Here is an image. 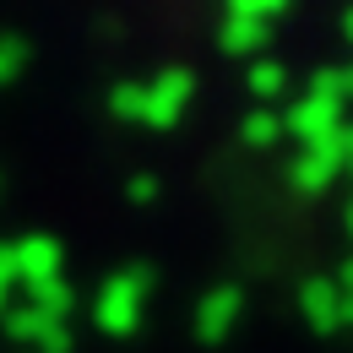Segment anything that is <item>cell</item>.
<instances>
[{"instance_id": "1", "label": "cell", "mask_w": 353, "mask_h": 353, "mask_svg": "<svg viewBox=\"0 0 353 353\" xmlns=\"http://www.w3.org/2000/svg\"><path fill=\"white\" fill-rule=\"evenodd\" d=\"M348 98H353V77L343 65H321V71L310 77L305 98H294V103L283 109V136H294L299 147H310V141H321V136L343 131Z\"/></svg>"}, {"instance_id": "2", "label": "cell", "mask_w": 353, "mask_h": 353, "mask_svg": "<svg viewBox=\"0 0 353 353\" xmlns=\"http://www.w3.org/2000/svg\"><path fill=\"white\" fill-rule=\"evenodd\" d=\"M147 294H152V266H120L103 277L98 299H92V326L103 337H136L147 321Z\"/></svg>"}, {"instance_id": "16", "label": "cell", "mask_w": 353, "mask_h": 353, "mask_svg": "<svg viewBox=\"0 0 353 353\" xmlns=\"http://www.w3.org/2000/svg\"><path fill=\"white\" fill-rule=\"evenodd\" d=\"M11 288H17V272H11V245H0V315L11 310Z\"/></svg>"}, {"instance_id": "12", "label": "cell", "mask_w": 353, "mask_h": 353, "mask_svg": "<svg viewBox=\"0 0 353 353\" xmlns=\"http://www.w3.org/2000/svg\"><path fill=\"white\" fill-rule=\"evenodd\" d=\"M294 0H228V17H250V22H277Z\"/></svg>"}, {"instance_id": "4", "label": "cell", "mask_w": 353, "mask_h": 353, "mask_svg": "<svg viewBox=\"0 0 353 353\" xmlns=\"http://www.w3.org/2000/svg\"><path fill=\"white\" fill-rule=\"evenodd\" d=\"M190 98H196V77L185 65H163L152 82H141V120L136 125L174 131L179 120H185V109H190Z\"/></svg>"}, {"instance_id": "9", "label": "cell", "mask_w": 353, "mask_h": 353, "mask_svg": "<svg viewBox=\"0 0 353 353\" xmlns=\"http://www.w3.org/2000/svg\"><path fill=\"white\" fill-rule=\"evenodd\" d=\"M223 54H245V60H261L272 49V22H250V17H223L218 28Z\"/></svg>"}, {"instance_id": "5", "label": "cell", "mask_w": 353, "mask_h": 353, "mask_svg": "<svg viewBox=\"0 0 353 353\" xmlns=\"http://www.w3.org/2000/svg\"><path fill=\"white\" fill-rule=\"evenodd\" d=\"M0 326H6V337L22 353H71V343H77L71 337V321H54L39 305H11L0 315Z\"/></svg>"}, {"instance_id": "7", "label": "cell", "mask_w": 353, "mask_h": 353, "mask_svg": "<svg viewBox=\"0 0 353 353\" xmlns=\"http://www.w3.org/2000/svg\"><path fill=\"white\" fill-rule=\"evenodd\" d=\"M11 272H17V288H28V294L60 283V277H65V250H60V239H49V234L17 239V245H11Z\"/></svg>"}, {"instance_id": "10", "label": "cell", "mask_w": 353, "mask_h": 353, "mask_svg": "<svg viewBox=\"0 0 353 353\" xmlns=\"http://www.w3.org/2000/svg\"><path fill=\"white\" fill-rule=\"evenodd\" d=\"M245 88H250V98H256V109H272L277 98H288V71H283V60H272V54L250 60Z\"/></svg>"}, {"instance_id": "8", "label": "cell", "mask_w": 353, "mask_h": 353, "mask_svg": "<svg viewBox=\"0 0 353 353\" xmlns=\"http://www.w3.org/2000/svg\"><path fill=\"white\" fill-rule=\"evenodd\" d=\"M239 315H245V294H239L234 283L207 288V294H201V305H196V343L223 348V343H228V332L239 326Z\"/></svg>"}, {"instance_id": "15", "label": "cell", "mask_w": 353, "mask_h": 353, "mask_svg": "<svg viewBox=\"0 0 353 353\" xmlns=\"http://www.w3.org/2000/svg\"><path fill=\"white\" fill-rule=\"evenodd\" d=\"M125 201H136V207L158 201V179H152V174H131V179H125Z\"/></svg>"}, {"instance_id": "11", "label": "cell", "mask_w": 353, "mask_h": 353, "mask_svg": "<svg viewBox=\"0 0 353 353\" xmlns=\"http://www.w3.org/2000/svg\"><path fill=\"white\" fill-rule=\"evenodd\" d=\"M239 141H245L250 152L277 147V141H283V114H277V109H250V114L239 120Z\"/></svg>"}, {"instance_id": "6", "label": "cell", "mask_w": 353, "mask_h": 353, "mask_svg": "<svg viewBox=\"0 0 353 353\" xmlns=\"http://www.w3.org/2000/svg\"><path fill=\"white\" fill-rule=\"evenodd\" d=\"M348 272L353 266H337L332 277H310L299 288V310H305L310 332H321V337L343 332V321H348Z\"/></svg>"}, {"instance_id": "17", "label": "cell", "mask_w": 353, "mask_h": 353, "mask_svg": "<svg viewBox=\"0 0 353 353\" xmlns=\"http://www.w3.org/2000/svg\"><path fill=\"white\" fill-rule=\"evenodd\" d=\"M0 196H6V174H0Z\"/></svg>"}, {"instance_id": "13", "label": "cell", "mask_w": 353, "mask_h": 353, "mask_svg": "<svg viewBox=\"0 0 353 353\" xmlns=\"http://www.w3.org/2000/svg\"><path fill=\"white\" fill-rule=\"evenodd\" d=\"M109 114L114 120H141V82H120V88L109 92Z\"/></svg>"}, {"instance_id": "14", "label": "cell", "mask_w": 353, "mask_h": 353, "mask_svg": "<svg viewBox=\"0 0 353 353\" xmlns=\"http://www.w3.org/2000/svg\"><path fill=\"white\" fill-rule=\"evenodd\" d=\"M22 60H28V44H22V39H0V88L22 71Z\"/></svg>"}, {"instance_id": "3", "label": "cell", "mask_w": 353, "mask_h": 353, "mask_svg": "<svg viewBox=\"0 0 353 353\" xmlns=\"http://www.w3.org/2000/svg\"><path fill=\"white\" fill-rule=\"evenodd\" d=\"M348 158H353V136H348V125H343V131H332V136H321V141H310V147H299L288 179H294L299 196H326V190L343 179Z\"/></svg>"}]
</instances>
